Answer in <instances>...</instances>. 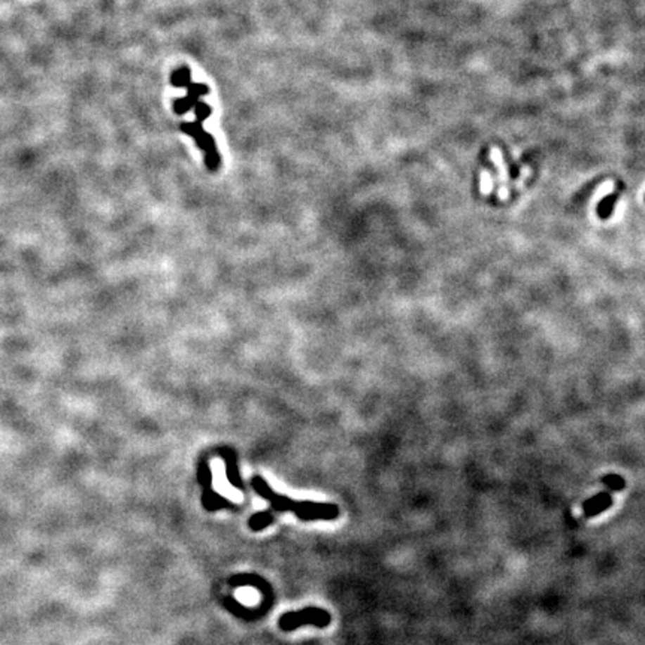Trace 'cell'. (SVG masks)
Returning <instances> with one entry per match:
<instances>
[{
  "label": "cell",
  "instance_id": "1",
  "mask_svg": "<svg viewBox=\"0 0 645 645\" xmlns=\"http://www.w3.org/2000/svg\"><path fill=\"white\" fill-rule=\"evenodd\" d=\"M251 487L260 497L266 499L271 504L272 513H283V511H291L296 517L303 521H315V520H335L339 516V508L333 504H319L311 501H293V499L286 497L283 494L275 493L271 485L267 484L260 475L251 478Z\"/></svg>",
  "mask_w": 645,
  "mask_h": 645
},
{
  "label": "cell",
  "instance_id": "2",
  "mask_svg": "<svg viewBox=\"0 0 645 645\" xmlns=\"http://www.w3.org/2000/svg\"><path fill=\"white\" fill-rule=\"evenodd\" d=\"M193 111H194V115H196V121H193V123L191 121L190 123H181L179 129L184 132L186 135L191 136L194 141H196L198 147L205 154V166L208 167L210 172H217L222 163V157H220V153H218L217 150L215 139L203 129L205 120L212 114V108L206 102L200 101L196 106L193 108Z\"/></svg>",
  "mask_w": 645,
  "mask_h": 645
},
{
  "label": "cell",
  "instance_id": "3",
  "mask_svg": "<svg viewBox=\"0 0 645 645\" xmlns=\"http://www.w3.org/2000/svg\"><path fill=\"white\" fill-rule=\"evenodd\" d=\"M331 614H328L326 610H321V608H303L302 611H293V613H286L279 618V627L284 632H291L295 629H299L302 626H315L319 629L327 627L331 625Z\"/></svg>",
  "mask_w": 645,
  "mask_h": 645
},
{
  "label": "cell",
  "instance_id": "4",
  "mask_svg": "<svg viewBox=\"0 0 645 645\" xmlns=\"http://www.w3.org/2000/svg\"><path fill=\"white\" fill-rule=\"evenodd\" d=\"M198 478L200 485L203 487V496H202V504L208 511H218L223 508L230 506V501L222 497L220 494H217L212 490V475L208 465L205 461H200L199 472H198Z\"/></svg>",
  "mask_w": 645,
  "mask_h": 645
},
{
  "label": "cell",
  "instance_id": "5",
  "mask_svg": "<svg viewBox=\"0 0 645 645\" xmlns=\"http://www.w3.org/2000/svg\"><path fill=\"white\" fill-rule=\"evenodd\" d=\"M186 89H187L186 97H181V99L174 101L172 106H174V111L177 115H184L190 113L191 109L200 102V97L210 93L208 85L203 82H196V84L190 82Z\"/></svg>",
  "mask_w": 645,
  "mask_h": 645
},
{
  "label": "cell",
  "instance_id": "6",
  "mask_svg": "<svg viewBox=\"0 0 645 645\" xmlns=\"http://www.w3.org/2000/svg\"><path fill=\"white\" fill-rule=\"evenodd\" d=\"M218 453H220L218 456H220L226 464V475H227L229 483L239 490H245V487H243V483L241 478V473H239V468H238V459H236L234 449L220 448L218 449Z\"/></svg>",
  "mask_w": 645,
  "mask_h": 645
},
{
  "label": "cell",
  "instance_id": "7",
  "mask_svg": "<svg viewBox=\"0 0 645 645\" xmlns=\"http://www.w3.org/2000/svg\"><path fill=\"white\" fill-rule=\"evenodd\" d=\"M272 521H274L272 511L267 509V511H262V513L254 514L248 521V526L254 532H260V530L266 529L267 526H271Z\"/></svg>",
  "mask_w": 645,
  "mask_h": 645
},
{
  "label": "cell",
  "instance_id": "8",
  "mask_svg": "<svg viewBox=\"0 0 645 645\" xmlns=\"http://www.w3.org/2000/svg\"><path fill=\"white\" fill-rule=\"evenodd\" d=\"M170 82H172L174 87L178 89H186L187 85L191 82V72L187 66H179L177 68L172 75H170Z\"/></svg>",
  "mask_w": 645,
  "mask_h": 645
}]
</instances>
